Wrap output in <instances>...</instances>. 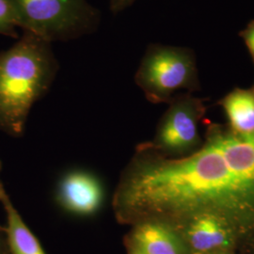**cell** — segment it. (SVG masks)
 <instances>
[{
	"label": "cell",
	"instance_id": "obj_1",
	"mask_svg": "<svg viewBox=\"0 0 254 254\" xmlns=\"http://www.w3.org/2000/svg\"><path fill=\"white\" fill-rule=\"evenodd\" d=\"M120 224L154 221L179 229L192 218L221 222L236 248L254 253V131L209 123L202 145L171 159L137 144L112 197Z\"/></svg>",
	"mask_w": 254,
	"mask_h": 254
},
{
	"label": "cell",
	"instance_id": "obj_2",
	"mask_svg": "<svg viewBox=\"0 0 254 254\" xmlns=\"http://www.w3.org/2000/svg\"><path fill=\"white\" fill-rule=\"evenodd\" d=\"M58 72L52 44L27 31L0 53V131L23 135L30 109L49 91Z\"/></svg>",
	"mask_w": 254,
	"mask_h": 254
},
{
	"label": "cell",
	"instance_id": "obj_3",
	"mask_svg": "<svg viewBox=\"0 0 254 254\" xmlns=\"http://www.w3.org/2000/svg\"><path fill=\"white\" fill-rule=\"evenodd\" d=\"M9 1L18 27L50 44L91 35L100 26V11L88 0Z\"/></svg>",
	"mask_w": 254,
	"mask_h": 254
},
{
	"label": "cell",
	"instance_id": "obj_4",
	"mask_svg": "<svg viewBox=\"0 0 254 254\" xmlns=\"http://www.w3.org/2000/svg\"><path fill=\"white\" fill-rule=\"evenodd\" d=\"M135 83L146 99L155 105H168L179 91H200L194 50L186 46L151 44L135 73Z\"/></svg>",
	"mask_w": 254,
	"mask_h": 254
},
{
	"label": "cell",
	"instance_id": "obj_5",
	"mask_svg": "<svg viewBox=\"0 0 254 254\" xmlns=\"http://www.w3.org/2000/svg\"><path fill=\"white\" fill-rule=\"evenodd\" d=\"M206 111L204 99L189 92L177 94L168 104L154 137L146 144L156 154L171 159L196 153L202 145L203 136L199 128Z\"/></svg>",
	"mask_w": 254,
	"mask_h": 254
},
{
	"label": "cell",
	"instance_id": "obj_6",
	"mask_svg": "<svg viewBox=\"0 0 254 254\" xmlns=\"http://www.w3.org/2000/svg\"><path fill=\"white\" fill-rule=\"evenodd\" d=\"M105 190L98 177L75 170L66 173L59 182L56 201L64 212L82 218L92 217L104 204Z\"/></svg>",
	"mask_w": 254,
	"mask_h": 254
},
{
	"label": "cell",
	"instance_id": "obj_7",
	"mask_svg": "<svg viewBox=\"0 0 254 254\" xmlns=\"http://www.w3.org/2000/svg\"><path fill=\"white\" fill-rule=\"evenodd\" d=\"M124 243L135 246L145 254H192L177 230L154 221L131 226Z\"/></svg>",
	"mask_w": 254,
	"mask_h": 254
},
{
	"label": "cell",
	"instance_id": "obj_8",
	"mask_svg": "<svg viewBox=\"0 0 254 254\" xmlns=\"http://www.w3.org/2000/svg\"><path fill=\"white\" fill-rule=\"evenodd\" d=\"M177 231L192 254H214L235 250L234 238L227 228L209 216L192 218Z\"/></svg>",
	"mask_w": 254,
	"mask_h": 254
},
{
	"label": "cell",
	"instance_id": "obj_9",
	"mask_svg": "<svg viewBox=\"0 0 254 254\" xmlns=\"http://www.w3.org/2000/svg\"><path fill=\"white\" fill-rule=\"evenodd\" d=\"M0 202L7 215L6 232L9 254H46L36 236L24 222L5 190L0 193Z\"/></svg>",
	"mask_w": 254,
	"mask_h": 254
},
{
	"label": "cell",
	"instance_id": "obj_10",
	"mask_svg": "<svg viewBox=\"0 0 254 254\" xmlns=\"http://www.w3.org/2000/svg\"><path fill=\"white\" fill-rule=\"evenodd\" d=\"M218 105L223 109L229 127L239 133L254 131V83L249 88H235Z\"/></svg>",
	"mask_w": 254,
	"mask_h": 254
},
{
	"label": "cell",
	"instance_id": "obj_11",
	"mask_svg": "<svg viewBox=\"0 0 254 254\" xmlns=\"http://www.w3.org/2000/svg\"><path fill=\"white\" fill-rule=\"evenodd\" d=\"M17 19L9 0H0V35L17 38Z\"/></svg>",
	"mask_w": 254,
	"mask_h": 254
},
{
	"label": "cell",
	"instance_id": "obj_12",
	"mask_svg": "<svg viewBox=\"0 0 254 254\" xmlns=\"http://www.w3.org/2000/svg\"><path fill=\"white\" fill-rule=\"evenodd\" d=\"M239 37L243 40L254 66V20H252L247 27L239 32Z\"/></svg>",
	"mask_w": 254,
	"mask_h": 254
},
{
	"label": "cell",
	"instance_id": "obj_13",
	"mask_svg": "<svg viewBox=\"0 0 254 254\" xmlns=\"http://www.w3.org/2000/svg\"><path fill=\"white\" fill-rule=\"evenodd\" d=\"M138 0H109V8L110 11L117 15L132 7Z\"/></svg>",
	"mask_w": 254,
	"mask_h": 254
},
{
	"label": "cell",
	"instance_id": "obj_14",
	"mask_svg": "<svg viewBox=\"0 0 254 254\" xmlns=\"http://www.w3.org/2000/svg\"><path fill=\"white\" fill-rule=\"evenodd\" d=\"M0 254H10L8 241H7L6 227H3L1 225H0Z\"/></svg>",
	"mask_w": 254,
	"mask_h": 254
},
{
	"label": "cell",
	"instance_id": "obj_15",
	"mask_svg": "<svg viewBox=\"0 0 254 254\" xmlns=\"http://www.w3.org/2000/svg\"><path fill=\"white\" fill-rule=\"evenodd\" d=\"M125 247L127 249V254H145L144 253H142L139 249H137L135 246L131 245V244L125 243Z\"/></svg>",
	"mask_w": 254,
	"mask_h": 254
},
{
	"label": "cell",
	"instance_id": "obj_16",
	"mask_svg": "<svg viewBox=\"0 0 254 254\" xmlns=\"http://www.w3.org/2000/svg\"><path fill=\"white\" fill-rule=\"evenodd\" d=\"M1 170H2V164H1V161H0V172H1ZM3 190H4V187H3L2 183L0 182V193Z\"/></svg>",
	"mask_w": 254,
	"mask_h": 254
},
{
	"label": "cell",
	"instance_id": "obj_17",
	"mask_svg": "<svg viewBox=\"0 0 254 254\" xmlns=\"http://www.w3.org/2000/svg\"><path fill=\"white\" fill-rule=\"evenodd\" d=\"M228 254L227 253H218V254Z\"/></svg>",
	"mask_w": 254,
	"mask_h": 254
}]
</instances>
